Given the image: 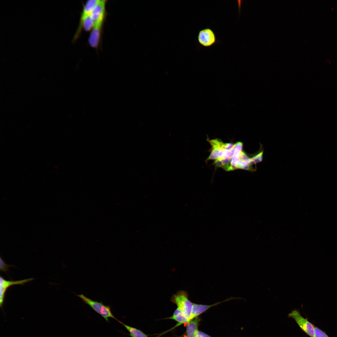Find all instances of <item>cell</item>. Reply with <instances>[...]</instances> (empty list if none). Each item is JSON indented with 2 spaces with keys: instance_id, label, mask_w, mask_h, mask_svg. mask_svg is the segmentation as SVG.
<instances>
[{
  "instance_id": "obj_7",
  "label": "cell",
  "mask_w": 337,
  "mask_h": 337,
  "mask_svg": "<svg viewBox=\"0 0 337 337\" xmlns=\"http://www.w3.org/2000/svg\"><path fill=\"white\" fill-rule=\"evenodd\" d=\"M232 299H233V298H231L226 299L223 301L219 302L210 305L193 304L192 306L191 316L189 319V321L194 319V318L197 317L198 316L204 312L212 306L217 305L222 302L228 301ZM234 299H235V298H234Z\"/></svg>"
},
{
  "instance_id": "obj_8",
  "label": "cell",
  "mask_w": 337,
  "mask_h": 337,
  "mask_svg": "<svg viewBox=\"0 0 337 337\" xmlns=\"http://www.w3.org/2000/svg\"><path fill=\"white\" fill-rule=\"evenodd\" d=\"M102 28L93 27L89 36L88 42L92 48L98 47L100 40Z\"/></svg>"
},
{
  "instance_id": "obj_9",
  "label": "cell",
  "mask_w": 337,
  "mask_h": 337,
  "mask_svg": "<svg viewBox=\"0 0 337 337\" xmlns=\"http://www.w3.org/2000/svg\"><path fill=\"white\" fill-rule=\"evenodd\" d=\"M200 321V319L197 317L188 323L186 326L187 337H197L196 333Z\"/></svg>"
},
{
  "instance_id": "obj_5",
  "label": "cell",
  "mask_w": 337,
  "mask_h": 337,
  "mask_svg": "<svg viewBox=\"0 0 337 337\" xmlns=\"http://www.w3.org/2000/svg\"><path fill=\"white\" fill-rule=\"evenodd\" d=\"M34 278H30L18 281L6 280L3 277L0 276V306L3 311V305L4 302L6 292L10 286L14 285H24L25 284L33 280Z\"/></svg>"
},
{
  "instance_id": "obj_10",
  "label": "cell",
  "mask_w": 337,
  "mask_h": 337,
  "mask_svg": "<svg viewBox=\"0 0 337 337\" xmlns=\"http://www.w3.org/2000/svg\"><path fill=\"white\" fill-rule=\"evenodd\" d=\"M167 319L175 320L178 322L179 325L189 322L188 319L183 312L178 308L175 310L172 316Z\"/></svg>"
},
{
  "instance_id": "obj_1",
  "label": "cell",
  "mask_w": 337,
  "mask_h": 337,
  "mask_svg": "<svg viewBox=\"0 0 337 337\" xmlns=\"http://www.w3.org/2000/svg\"><path fill=\"white\" fill-rule=\"evenodd\" d=\"M76 295L81 298L84 303L90 306L95 311L101 315L107 321H109L110 318L114 319L117 321L118 320L112 314L110 306L104 305L101 302L93 300L82 294Z\"/></svg>"
},
{
  "instance_id": "obj_4",
  "label": "cell",
  "mask_w": 337,
  "mask_h": 337,
  "mask_svg": "<svg viewBox=\"0 0 337 337\" xmlns=\"http://www.w3.org/2000/svg\"><path fill=\"white\" fill-rule=\"evenodd\" d=\"M107 1L100 0L93 9L91 17L93 27H103L106 16V5Z\"/></svg>"
},
{
  "instance_id": "obj_12",
  "label": "cell",
  "mask_w": 337,
  "mask_h": 337,
  "mask_svg": "<svg viewBox=\"0 0 337 337\" xmlns=\"http://www.w3.org/2000/svg\"><path fill=\"white\" fill-rule=\"evenodd\" d=\"M315 337H329L323 331L314 326Z\"/></svg>"
},
{
  "instance_id": "obj_13",
  "label": "cell",
  "mask_w": 337,
  "mask_h": 337,
  "mask_svg": "<svg viewBox=\"0 0 337 337\" xmlns=\"http://www.w3.org/2000/svg\"><path fill=\"white\" fill-rule=\"evenodd\" d=\"M196 334L197 337H211L208 335L198 330L197 331Z\"/></svg>"
},
{
  "instance_id": "obj_2",
  "label": "cell",
  "mask_w": 337,
  "mask_h": 337,
  "mask_svg": "<svg viewBox=\"0 0 337 337\" xmlns=\"http://www.w3.org/2000/svg\"><path fill=\"white\" fill-rule=\"evenodd\" d=\"M186 291H180L173 295L171 300L176 305L177 308L183 312L189 321L193 304L189 300Z\"/></svg>"
},
{
  "instance_id": "obj_6",
  "label": "cell",
  "mask_w": 337,
  "mask_h": 337,
  "mask_svg": "<svg viewBox=\"0 0 337 337\" xmlns=\"http://www.w3.org/2000/svg\"><path fill=\"white\" fill-rule=\"evenodd\" d=\"M199 44L205 47H210L216 42V37L214 33L211 29L207 28L200 31L198 36Z\"/></svg>"
},
{
  "instance_id": "obj_11",
  "label": "cell",
  "mask_w": 337,
  "mask_h": 337,
  "mask_svg": "<svg viewBox=\"0 0 337 337\" xmlns=\"http://www.w3.org/2000/svg\"><path fill=\"white\" fill-rule=\"evenodd\" d=\"M118 321L126 328L129 332V335L131 337H148L145 334L140 330L125 324L119 320Z\"/></svg>"
},
{
  "instance_id": "obj_3",
  "label": "cell",
  "mask_w": 337,
  "mask_h": 337,
  "mask_svg": "<svg viewBox=\"0 0 337 337\" xmlns=\"http://www.w3.org/2000/svg\"><path fill=\"white\" fill-rule=\"evenodd\" d=\"M288 316L293 319L301 329L310 337H315L314 326L301 315L296 310H292Z\"/></svg>"
}]
</instances>
